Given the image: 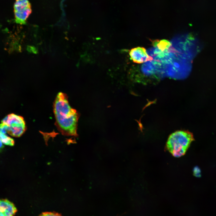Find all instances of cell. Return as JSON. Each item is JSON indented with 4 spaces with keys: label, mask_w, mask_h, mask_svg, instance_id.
<instances>
[{
    "label": "cell",
    "mask_w": 216,
    "mask_h": 216,
    "mask_svg": "<svg viewBox=\"0 0 216 216\" xmlns=\"http://www.w3.org/2000/svg\"><path fill=\"white\" fill-rule=\"evenodd\" d=\"M0 137L1 141L3 144L10 146H14V141L11 138L8 136L6 134L0 132Z\"/></svg>",
    "instance_id": "7"
},
{
    "label": "cell",
    "mask_w": 216,
    "mask_h": 216,
    "mask_svg": "<svg viewBox=\"0 0 216 216\" xmlns=\"http://www.w3.org/2000/svg\"><path fill=\"white\" fill-rule=\"evenodd\" d=\"M0 216H14L17 210L14 204L6 199L0 201Z\"/></svg>",
    "instance_id": "6"
},
{
    "label": "cell",
    "mask_w": 216,
    "mask_h": 216,
    "mask_svg": "<svg viewBox=\"0 0 216 216\" xmlns=\"http://www.w3.org/2000/svg\"><path fill=\"white\" fill-rule=\"evenodd\" d=\"M129 54L133 61L137 63L145 62L153 59L148 55L145 49L142 47H138L132 49Z\"/></svg>",
    "instance_id": "5"
},
{
    "label": "cell",
    "mask_w": 216,
    "mask_h": 216,
    "mask_svg": "<svg viewBox=\"0 0 216 216\" xmlns=\"http://www.w3.org/2000/svg\"><path fill=\"white\" fill-rule=\"evenodd\" d=\"M32 11L28 0H16L14 5L15 21L20 24H26V20Z\"/></svg>",
    "instance_id": "4"
},
{
    "label": "cell",
    "mask_w": 216,
    "mask_h": 216,
    "mask_svg": "<svg viewBox=\"0 0 216 216\" xmlns=\"http://www.w3.org/2000/svg\"><path fill=\"white\" fill-rule=\"evenodd\" d=\"M194 175L196 177L201 176V171L200 169L197 166L195 167L193 170Z\"/></svg>",
    "instance_id": "10"
},
{
    "label": "cell",
    "mask_w": 216,
    "mask_h": 216,
    "mask_svg": "<svg viewBox=\"0 0 216 216\" xmlns=\"http://www.w3.org/2000/svg\"><path fill=\"white\" fill-rule=\"evenodd\" d=\"M194 140L192 134L187 131L179 130L171 134L166 143V147L173 156H183Z\"/></svg>",
    "instance_id": "2"
},
{
    "label": "cell",
    "mask_w": 216,
    "mask_h": 216,
    "mask_svg": "<svg viewBox=\"0 0 216 216\" xmlns=\"http://www.w3.org/2000/svg\"><path fill=\"white\" fill-rule=\"evenodd\" d=\"M38 216H62V215L55 212H45L42 213Z\"/></svg>",
    "instance_id": "9"
},
{
    "label": "cell",
    "mask_w": 216,
    "mask_h": 216,
    "mask_svg": "<svg viewBox=\"0 0 216 216\" xmlns=\"http://www.w3.org/2000/svg\"><path fill=\"white\" fill-rule=\"evenodd\" d=\"M56 124L63 134L76 136L78 115L69 104L66 94L62 92L57 95L53 105Z\"/></svg>",
    "instance_id": "1"
},
{
    "label": "cell",
    "mask_w": 216,
    "mask_h": 216,
    "mask_svg": "<svg viewBox=\"0 0 216 216\" xmlns=\"http://www.w3.org/2000/svg\"><path fill=\"white\" fill-rule=\"evenodd\" d=\"M0 129V132L3 134L8 133L11 136L19 137L25 131L26 126L22 117L11 113L2 120Z\"/></svg>",
    "instance_id": "3"
},
{
    "label": "cell",
    "mask_w": 216,
    "mask_h": 216,
    "mask_svg": "<svg viewBox=\"0 0 216 216\" xmlns=\"http://www.w3.org/2000/svg\"><path fill=\"white\" fill-rule=\"evenodd\" d=\"M171 45V43L166 40H162L159 41L157 46L161 51H164L168 49Z\"/></svg>",
    "instance_id": "8"
}]
</instances>
